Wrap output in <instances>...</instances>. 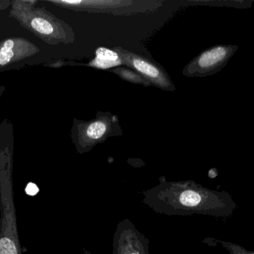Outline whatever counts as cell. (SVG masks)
Here are the masks:
<instances>
[{"label": "cell", "instance_id": "10", "mask_svg": "<svg viewBox=\"0 0 254 254\" xmlns=\"http://www.w3.org/2000/svg\"><path fill=\"white\" fill-rule=\"evenodd\" d=\"M180 201L183 205L188 207H196L202 201V197L199 192L187 190L181 195Z\"/></svg>", "mask_w": 254, "mask_h": 254}, {"label": "cell", "instance_id": "6", "mask_svg": "<svg viewBox=\"0 0 254 254\" xmlns=\"http://www.w3.org/2000/svg\"><path fill=\"white\" fill-rule=\"evenodd\" d=\"M238 46L221 45L206 49L194 58L184 68L187 77L204 78L220 71L228 64Z\"/></svg>", "mask_w": 254, "mask_h": 254}, {"label": "cell", "instance_id": "7", "mask_svg": "<svg viewBox=\"0 0 254 254\" xmlns=\"http://www.w3.org/2000/svg\"><path fill=\"white\" fill-rule=\"evenodd\" d=\"M40 53V48L25 37H5L0 40V73L16 68Z\"/></svg>", "mask_w": 254, "mask_h": 254}, {"label": "cell", "instance_id": "9", "mask_svg": "<svg viewBox=\"0 0 254 254\" xmlns=\"http://www.w3.org/2000/svg\"><path fill=\"white\" fill-rule=\"evenodd\" d=\"M111 73L119 76L122 80L134 85H141L144 86H151L150 84L134 70L125 67H117L111 70Z\"/></svg>", "mask_w": 254, "mask_h": 254}, {"label": "cell", "instance_id": "4", "mask_svg": "<svg viewBox=\"0 0 254 254\" xmlns=\"http://www.w3.org/2000/svg\"><path fill=\"white\" fill-rule=\"evenodd\" d=\"M45 1L76 12L111 13L116 16L152 13L160 8L164 3L157 0H45Z\"/></svg>", "mask_w": 254, "mask_h": 254}, {"label": "cell", "instance_id": "3", "mask_svg": "<svg viewBox=\"0 0 254 254\" xmlns=\"http://www.w3.org/2000/svg\"><path fill=\"white\" fill-rule=\"evenodd\" d=\"M123 131L117 115L98 111L95 119L83 121L74 118L71 137L77 151L88 152L110 137H120Z\"/></svg>", "mask_w": 254, "mask_h": 254}, {"label": "cell", "instance_id": "15", "mask_svg": "<svg viewBox=\"0 0 254 254\" xmlns=\"http://www.w3.org/2000/svg\"></svg>", "mask_w": 254, "mask_h": 254}, {"label": "cell", "instance_id": "2", "mask_svg": "<svg viewBox=\"0 0 254 254\" xmlns=\"http://www.w3.org/2000/svg\"><path fill=\"white\" fill-rule=\"evenodd\" d=\"M37 0H11L9 16L25 29L52 46L75 41L74 29L44 7Z\"/></svg>", "mask_w": 254, "mask_h": 254}, {"label": "cell", "instance_id": "5", "mask_svg": "<svg viewBox=\"0 0 254 254\" xmlns=\"http://www.w3.org/2000/svg\"><path fill=\"white\" fill-rule=\"evenodd\" d=\"M115 51L119 54L124 62V65L141 75L151 86L163 90L174 92L176 86L172 82L170 75L165 69L152 58L137 52L127 50L117 46Z\"/></svg>", "mask_w": 254, "mask_h": 254}, {"label": "cell", "instance_id": "12", "mask_svg": "<svg viewBox=\"0 0 254 254\" xmlns=\"http://www.w3.org/2000/svg\"><path fill=\"white\" fill-rule=\"evenodd\" d=\"M11 0H0V12L6 10L10 7Z\"/></svg>", "mask_w": 254, "mask_h": 254}, {"label": "cell", "instance_id": "13", "mask_svg": "<svg viewBox=\"0 0 254 254\" xmlns=\"http://www.w3.org/2000/svg\"><path fill=\"white\" fill-rule=\"evenodd\" d=\"M5 90L6 86H4V85H1V86H0V98L2 96V95L4 94V92H5Z\"/></svg>", "mask_w": 254, "mask_h": 254}, {"label": "cell", "instance_id": "14", "mask_svg": "<svg viewBox=\"0 0 254 254\" xmlns=\"http://www.w3.org/2000/svg\"><path fill=\"white\" fill-rule=\"evenodd\" d=\"M1 127L0 125V142H1Z\"/></svg>", "mask_w": 254, "mask_h": 254}, {"label": "cell", "instance_id": "1", "mask_svg": "<svg viewBox=\"0 0 254 254\" xmlns=\"http://www.w3.org/2000/svg\"><path fill=\"white\" fill-rule=\"evenodd\" d=\"M0 142V254H23L13 201V133Z\"/></svg>", "mask_w": 254, "mask_h": 254}, {"label": "cell", "instance_id": "8", "mask_svg": "<svg viewBox=\"0 0 254 254\" xmlns=\"http://www.w3.org/2000/svg\"><path fill=\"white\" fill-rule=\"evenodd\" d=\"M120 65L125 66L122 58L114 49L110 50L106 48H100L96 50L95 59L88 64V67L107 69Z\"/></svg>", "mask_w": 254, "mask_h": 254}, {"label": "cell", "instance_id": "11", "mask_svg": "<svg viewBox=\"0 0 254 254\" xmlns=\"http://www.w3.org/2000/svg\"><path fill=\"white\" fill-rule=\"evenodd\" d=\"M222 246L229 252L230 254H254V251H249L239 245L229 242H222Z\"/></svg>", "mask_w": 254, "mask_h": 254}]
</instances>
